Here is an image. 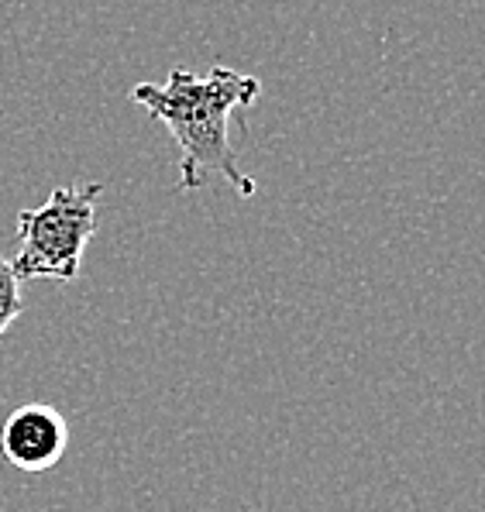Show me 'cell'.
Listing matches in <instances>:
<instances>
[{"mask_svg":"<svg viewBox=\"0 0 485 512\" xmlns=\"http://www.w3.org/2000/svg\"><path fill=\"white\" fill-rule=\"evenodd\" d=\"M258 93L262 83L255 76L214 66L207 76L172 69L166 83H138L131 100L166 124L179 145V189H200L210 176H221L238 196H255L258 186L238 165L228 124L234 110L255 104Z\"/></svg>","mask_w":485,"mask_h":512,"instance_id":"obj_1","label":"cell"},{"mask_svg":"<svg viewBox=\"0 0 485 512\" xmlns=\"http://www.w3.org/2000/svg\"><path fill=\"white\" fill-rule=\"evenodd\" d=\"M100 183L59 186L35 210L18 214V248H14L11 272L21 279H76L83 251L97 231Z\"/></svg>","mask_w":485,"mask_h":512,"instance_id":"obj_2","label":"cell"},{"mask_svg":"<svg viewBox=\"0 0 485 512\" xmlns=\"http://www.w3.org/2000/svg\"><path fill=\"white\" fill-rule=\"evenodd\" d=\"M69 447V423L45 403L18 406L0 427V451L21 471H49Z\"/></svg>","mask_w":485,"mask_h":512,"instance_id":"obj_3","label":"cell"},{"mask_svg":"<svg viewBox=\"0 0 485 512\" xmlns=\"http://www.w3.org/2000/svg\"><path fill=\"white\" fill-rule=\"evenodd\" d=\"M25 313V299H21L18 275L11 272V262L0 255V341H4L7 327Z\"/></svg>","mask_w":485,"mask_h":512,"instance_id":"obj_4","label":"cell"}]
</instances>
